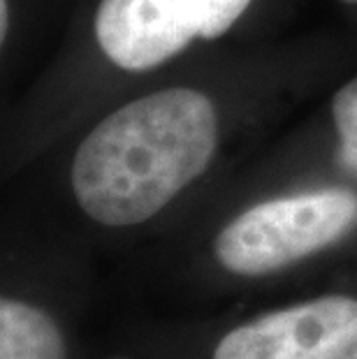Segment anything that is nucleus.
Here are the masks:
<instances>
[{"mask_svg": "<svg viewBox=\"0 0 357 359\" xmlns=\"http://www.w3.org/2000/svg\"><path fill=\"white\" fill-rule=\"evenodd\" d=\"M357 227V193L309 190L250 206L214 239V255L230 273L264 276L330 248Z\"/></svg>", "mask_w": 357, "mask_h": 359, "instance_id": "f03ea898", "label": "nucleus"}, {"mask_svg": "<svg viewBox=\"0 0 357 359\" xmlns=\"http://www.w3.org/2000/svg\"><path fill=\"white\" fill-rule=\"evenodd\" d=\"M250 0H100L95 37L102 53L142 72L184 51L197 37L225 35Z\"/></svg>", "mask_w": 357, "mask_h": 359, "instance_id": "7ed1b4c3", "label": "nucleus"}, {"mask_svg": "<svg viewBox=\"0 0 357 359\" xmlns=\"http://www.w3.org/2000/svg\"><path fill=\"white\" fill-rule=\"evenodd\" d=\"M211 359H357V299L328 294L257 316L227 332Z\"/></svg>", "mask_w": 357, "mask_h": 359, "instance_id": "20e7f679", "label": "nucleus"}, {"mask_svg": "<svg viewBox=\"0 0 357 359\" xmlns=\"http://www.w3.org/2000/svg\"><path fill=\"white\" fill-rule=\"evenodd\" d=\"M0 359H67L65 336L56 320L35 304L3 297Z\"/></svg>", "mask_w": 357, "mask_h": 359, "instance_id": "39448f33", "label": "nucleus"}, {"mask_svg": "<svg viewBox=\"0 0 357 359\" xmlns=\"http://www.w3.org/2000/svg\"><path fill=\"white\" fill-rule=\"evenodd\" d=\"M7 21H10V12H7V0H0V37H7Z\"/></svg>", "mask_w": 357, "mask_h": 359, "instance_id": "0eeeda50", "label": "nucleus"}, {"mask_svg": "<svg viewBox=\"0 0 357 359\" xmlns=\"http://www.w3.org/2000/svg\"><path fill=\"white\" fill-rule=\"evenodd\" d=\"M341 3H346V5H357V0H341Z\"/></svg>", "mask_w": 357, "mask_h": 359, "instance_id": "6e6552de", "label": "nucleus"}, {"mask_svg": "<svg viewBox=\"0 0 357 359\" xmlns=\"http://www.w3.org/2000/svg\"><path fill=\"white\" fill-rule=\"evenodd\" d=\"M109 359H126V357H109Z\"/></svg>", "mask_w": 357, "mask_h": 359, "instance_id": "1a4fd4ad", "label": "nucleus"}, {"mask_svg": "<svg viewBox=\"0 0 357 359\" xmlns=\"http://www.w3.org/2000/svg\"><path fill=\"white\" fill-rule=\"evenodd\" d=\"M216 147L218 114L207 95L158 90L90 130L72 160V193L95 223L142 225L207 172Z\"/></svg>", "mask_w": 357, "mask_h": 359, "instance_id": "f257e3e1", "label": "nucleus"}, {"mask_svg": "<svg viewBox=\"0 0 357 359\" xmlns=\"http://www.w3.org/2000/svg\"><path fill=\"white\" fill-rule=\"evenodd\" d=\"M332 116L339 135V165L357 177V77L337 90Z\"/></svg>", "mask_w": 357, "mask_h": 359, "instance_id": "423d86ee", "label": "nucleus"}]
</instances>
